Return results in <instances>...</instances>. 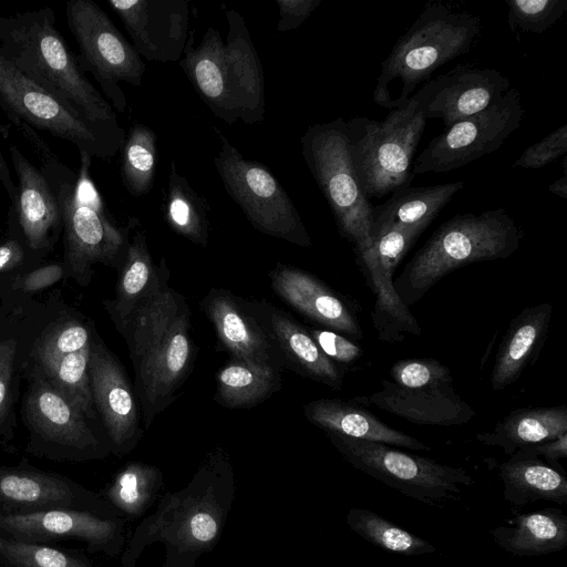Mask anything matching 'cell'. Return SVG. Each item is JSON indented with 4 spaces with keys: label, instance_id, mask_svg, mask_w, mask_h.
Listing matches in <instances>:
<instances>
[{
    "label": "cell",
    "instance_id": "16",
    "mask_svg": "<svg viewBox=\"0 0 567 567\" xmlns=\"http://www.w3.org/2000/svg\"><path fill=\"white\" fill-rule=\"evenodd\" d=\"M95 331L94 321L66 303L60 291L44 302L30 299L20 328L22 378L31 368L89 347Z\"/></svg>",
    "mask_w": 567,
    "mask_h": 567
},
{
    "label": "cell",
    "instance_id": "19",
    "mask_svg": "<svg viewBox=\"0 0 567 567\" xmlns=\"http://www.w3.org/2000/svg\"><path fill=\"white\" fill-rule=\"evenodd\" d=\"M17 174V196L8 212L6 234L20 238L41 259L54 249L62 235V216L48 179L14 146H9Z\"/></svg>",
    "mask_w": 567,
    "mask_h": 567
},
{
    "label": "cell",
    "instance_id": "38",
    "mask_svg": "<svg viewBox=\"0 0 567 567\" xmlns=\"http://www.w3.org/2000/svg\"><path fill=\"white\" fill-rule=\"evenodd\" d=\"M346 520L352 532L386 551L419 556L436 550L427 540L365 508H351Z\"/></svg>",
    "mask_w": 567,
    "mask_h": 567
},
{
    "label": "cell",
    "instance_id": "27",
    "mask_svg": "<svg viewBox=\"0 0 567 567\" xmlns=\"http://www.w3.org/2000/svg\"><path fill=\"white\" fill-rule=\"evenodd\" d=\"M504 498L515 506L537 501L567 504L566 474L548 465L538 455L518 450L498 465Z\"/></svg>",
    "mask_w": 567,
    "mask_h": 567
},
{
    "label": "cell",
    "instance_id": "41",
    "mask_svg": "<svg viewBox=\"0 0 567 567\" xmlns=\"http://www.w3.org/2000/svg\"><path fill=\"white\" fill-rule=\"evenodd\" d=\"M159 481L157 468L142 463L127 464L112 487V497L126 513L140 515L150 506Z\"/></svg>",
    "mask_w": 567,
    "mask_h": 567
},
{
    "label": "cell",
    "instance_id": "43",
    "mask_svg": "<svg viewBox=\"0 0 567 567\" xmlns=\"http://www.w3.org/2000/svg\"><path fill=\"white\" fill-rule=\"evenodd\" d=\"M0 554L19 567H85L55 548L0 538Z\"/></svg>",
    "mask_w": 567,
    "mask_h": 567
},
{
    "label": "cell",
    "instance_id": "14",
    "mask_svg": "<svg viewBox=\"0 0 567 567\" xmlns=\"http://www.w3.org/2000/svg\"><path fill=\"white\" fill-rule=\"evenodd\" d=\"M20 417L29 431V449L70 456H95L102 443L91 420L41 374L29 373Z\"/></svg>",
    "mask_w": 567,
    "mask_h": 567
},
{
    "label": "cell",
    "instance_id": "3",
    "mask_svg": "<svg viewBox=\"0 0 567 567\" xmlns=\"http://www.w3.org/2000/svg\"><path fill=\"white\" fill-rule=\"evenodd\" d=\"M167 279L138 307L122 333L146 429L174 401L194 360L190 311Z\"/></svg>",
    "mask_w": 567,
    "mask_h": 567
},
{
    "label": "cell",
    "instance_id": "18",
    "mask_svg": "<svg viewBox=\"0 0 567 567\" xmlns=\"http://www.w3.org/2000/svg\"><path fill=\"white\" fill-rule=\"evenodd\" d=\"M93 404L116 453L132 450L142 436L140 403L117 357L95 331L90 344Z\"/></svg>",
    "mask_w": 567,
    "mask_h": 567
},
{
    "label": "cell",
    "instance_id": "17",
    "mask_svg": "<svg viewBox=\"0 0 567 567\" xmlns=\"http://www.w3.org/2000/svg\"><path fill=\"white\" fill-rule=\"evenodd\" d=\"M511 87L498 70L471 64L429 80L410 97L425 120H441L445 128L499 100Z\"/></svg>",
    "mask_w": 567,
    "mask_h": 567
},
{
    "label": "cell",
    "instance_id": "47",
    "mask_svg": "<svg viewBox=\"0 0 567 567\" xmlns=\"http://www.w3.org/2000/svg\"><path fill=\"white\" fill-rule=\"evenodd\" d=\"M321 351L334 363L351 364L362 354V349L344 336L327 329L308 331Z\"/></svg>",
    "mask_w": 567,
    "mask_h": 567
},
{
    "label": "cell",
    "instance_id": "32",
    "mask_svg": "<svg viewBox=\"0 0 567 567\" xmlns=\"http://www.w3.org/2000/svg\"><path fill=\"white\" fill-rule=\"evenodd\" d=\"M0 527L24 536H72L94 543L109 540L115 532V525L110 520L60 509L0 515Z\"/></svg>",
    "mask_w": 567,
    "mask_h": 567
},
{
    "label": "cell",
    "instance_id": "24",
    "mask_svg": "<svg viewBox=\"0 0 567 567\" xmlns=\"http://www.w3.org/2000/svg\"><path fill=\"white\" fill-rule=\"evenodd\" d=\"M551 315L553 306L545 302L526 307L511 321L492 370L491 385L494 391L504 390L517 381L538 358Z\"/></svg>",
    "mask_w": 567,
    "mask_h": 567
},
{
    "label": "cell",
    "instance_id": "12",
    "mask_svg": "<svg viewBox=\"0 0 567 567\" xmlns=\"http://www.w3.org/2000/svg\"><path fill=\"white\" fill-rule=\"evenodd\" d=\"M524 114L519 92L509 87L485 110L432 138L414 161L413 175L451 172L494 153L520 127Z\"/></svg>",
    "mask_w": 567,
    "mask_h": 567
},
{
    "label": "cell",
    "instance_id": "35",
    "mask_svg": "<svg viewBox=\"0 0 567 567\" xmlns=\"http://www.w3.org/2000/svg\"><path fill=\"white\" fill-rule=\"evenodd\" d=\"M217 401L227 408H250L267 399L279 384L276 371L233 359L217 374Z\"/></svg>",
    "mask_w": 567,
    "mask_h": 567
},
{
    "label": "cell",
    "instance_id": "37",
    "mask_svg": "<svg viewBox=\"0 0 567 567\" xmlns=\"http://www.w3.org/2000/svg\"><path fill=\"white\" fill-rule=\"evenodd\" d=\"M157 167V136L143 123H134L122 145L121 178L134 197L147 195Z\"/></svg>",
    "mask_w": 567,
    "mask_h": 567
},
{
    "label": "cell",
    "instance_id": "20",
    "mask_svg": "<svg viewBox=\"0 0 567 567\" xmlns=\"http://www.w3.org/2000/svg\"><path fill=\"white\" fill-rule=\"evenodd\" d=\"M140 56L148 62H178L189 32L186 0H109Z\"/></svg>",
    "mask_w": 567,
    "mask_h": 567
},
{
    "label": "cell",
    "instance_id": "25",
    "mask_svg": "<svg viewBox=\"0 0 567 567\" xmlns=\"http://www.w3.org/2000/svg\"><path fill=\"white\" fill-rule=\"evenodd\" d=\"M305 415L324 432L394 447L431 451L426 444L390 427L370 411L340 399L311 401L305 406Z\"/></svg>",
    "mask_w": 567,
    "mask_h": 567
},
{
    "label": "cell",
    "instance_id": "10",
    "mask_svg": "<svg viewBox=\"0 0 567 567\" xmlns=\"http://www.w3.org/2000/svg\"><path fill=\"white\" fill-rule=\"evenodd\" d=\"M216 171L229 196L257 230L309 247L311 238L281 184L262 164L248 159L217 130Z\"/></svg>",
    "mask_w": 567,
    "mask_h": 567
},
{
    "label": "cell",
    "instance_id": "28",
    "mask_svg": "<svg viewBox=\"0 0 567 567\" xmlns=\"http://www.w3.org/2000/svg\"><path fill=\"white\" fill-rule=\"evenodd\" d=\"M269 334L280 353L301 374L334 390L343 383V371L319 348L310 333L282 310L266 308Z\"/></svg>",
    "mask_w": 567,
    "mask_h": 567
},
{
    "label": "cell",
    "instance_id": "9",
    "mask_svg": "<svg viewBox=\"0 0 567 567\" xmlns=\"http://www.w3.org/2000/svg\"><path fill=\"white\" fill-rule=\"evenodd\" d=\"M326 433L351 466L425 505L443 507L447 501H458L463 488L473 484L463 468L386 444Z\"/></svg>",
    "mask_w": 567,
    "mask_h": 567
},
{
    "label": "cell",
    "instance_id": "39",
    "mask_svg": "<svg viewBox=\"0 0 567 567\" xmlns=\"http://www.w3.org/2000/svg\"><path fill=\"white\" fill-rule=\"evenodd\" d=\"M71 489L62 480L28 472L0 467V497L16 504L48 505L71 498Z\"/></svg>",
    "mask_w": 567,
    "mask_h": 567
},
{
    "label": "cell",
    "instance_id": "52",
    "mask_svg": "<svg viewBox=\"0 0 567 567\" xmlns=\"http://www.w3.org/2000/svg\"><path fill=\"white\" fill-rule=\"evenodd\" d=\"M0 323H1V321H0Z\"/></svg>",
    "mask_w": 567,
    "mask_h": 567
},
{
    "label": "cell",
    "instance_id": "21",
    "mask_svg": "<svg viewBox=\"0 0 567 567\" xmlns=\"http://www.w3.org/2000/svg\"><path fill=\"white\" fill-rule=\"evenodd\" d=\"M381 390L367 396L354 398L419 425H462L475 415L474 409L463 400L453 383L400 386L382 380Z\"/></svg>",
    "mask_w": 567,
    "mask_h": 567
},
{
    "label": "cell",
    "instance_id": "7",
    "mask_svg": "<svg viewBox=\"0 0 567 567\" xmlns=\"http://www.w3.org/2000/svg\"><path fill=\"white\" fill-rule=\"evenodd\" d=\"M301 153L322 192L340 235L355 252L373 240V205L361 189L352 162L347 122L338 117L309 126L301 140Z\"/></svg>",
    "mask_w": 567,
    "mask_h": 567
},
{
    "label": "cell",
    "instance_id": "46",
    "mask_svg": "<svg viewBox=\"0 0 567 567\" xmlns=\"http://www.w3.org/2000/svg\"><path fill=\"white\" fill-rule=\"evenodd\" d=\"M43 264L18 237L6 234L0 239V279Z\"/></svg>",
    "mask_w": 567,
    "mask_h": 567
},
{
    "label": "cell",
    "instance_id": "15",
    "mask_svg": "<svg viewBox=\"0 0 567 567\" xmlns=\"http://www.w3.org/2000/svg\"><path fill=\"white\" fill-rule=\"evenodd\" d=\"M425 229L421 226H389L374 233L369 248L355 252L377 296L371 317L381 341L396 342L406 333L421 334L417 321L394 290L392 276Z\"/></svg>",
    "mask_w": 567,
    "mask_h": 567
},
{
    "label": "cell",
    "instance_id": "45",
    "mask_svg": "<svg viewBox=\"0 0 567 567\" xmlns=\"http://www.w3.org/2000/svg\"><path fill=\"white\" fill-rule=\"evenodd\" d=\"M567 152V124L560 125L539 142L528 146L514 162L513 167L539 169L557 161Z\"/></svg>",
    "mask_w": 567,
    "mask_h": 567
},
{
    "label": "cell",
    "instance_id": "42",
    "mask_svg": "<svg viewBox=\"0 0 567 567\" xmlns=\"http://www.w3.org/2000/svg\"><path fill=\"white\" fill-rule=\"evenodd\" d=\"M508 27L516 35L542 34L567 12V0H506Z\"/></svg>",
    "mask_w": 567,
    "mask_h": 567
},
{
    "label": "cell",
    "instance_id": "33",
    "mask_svg": "<svg viewBox=\"0 0 567 567\" xmlns=\"http://www.w3.org/2000/svg\"><path fill=\"white\" fill-rule=\"evenodd\" d=\"M24 305L0 320V440L6 441L13 437L18 425L16 405L23 379L19 342Z\"/></svg>",
    "mask_w": 567,
    "mask_h": 567
},
{
    "label": "cell",
    "instance_id": "36",
    "mask_svg": "<svg viewBox=\"0 0 567 567\" xmlns=\"http://www.w3.org/2000/svg\"><path fill=\"white\" fill-rule=\"evenodd\" d=\"M89 362L90 346L31 368L23 373V378L33 372L41 374L93 421L96 412L91 392Z\"/></svg>",
    "mask_w": 567,
    "mask_h": 567
},
{
    "label": "cell",
    "instance_id": "22",
    "mask_svg": "<svg viewBox=\"0 0 567 567\" xmlns=\"http://www.w3.org/2000/svg\"><path fill=\"white\" fill-rule=\"evenodd\" d=\"M203 308L234 359L279 372L284 365L282 354L270 334L246 312L235 296L214 289L204 299Z\"/></svg>",
    "mask_w": 567,
    "mask_h": 567
},
{
    "label": "cell",
    "instance_id": "23",
    "mask_svg": "<svg viewBox=\"0 0 567 567\" xmlns=\"http://www.w3.org/2000/svg\"><path fill=\"white\" fill-rule=\"evenodd\" d=\"M275 292L305 317L354 340L364 334L352 308L312 275L285 265H277L271 272Z\"/></svg>",
    "mask_w": 567,
    "mask_h": 567
},
{
    "label": "cell",
    "instance_id": "29",
    "mask_svg": "<svg viewBox=\"0 0 567 567\" xmlns=\"http://www.w3.org/2000/svg\"><path fill=\"white\" fill-rule=\"evenodd\" d=\"M567 434V406L520 408L511 411L488 432L476 435L488 446L512 455L518 450Z\"/></svg>",
    "mask_w": 567,
    "mask_h": 567
},
{
    "label": "cell",
    "instance_id": "44",
    "mask_svg": "<svg viewBox=\"0 0 567 567\" xmlns=\"http://www.w3.org/2000/svg\"><path fill=\"white\" fill-rule=\"evenodd\" d=\"M391 381L400 386L453 383L450 369L431 358H413L396 361L390 369Z\"/></svg>",
    "mask_w": 567,
    "mask_h": 567
},
{
    "label": "cell",
    "instance_id": "8",
    "mask_svg": "<svg viewBox=\"0 0 567 567\" xmlns=\"http://www.w3.org/2000/svg\"><path fill=\"white\" fill-rule=\"evenodd\" d=\"M346 122L357 178L368 199L411 184L413 155L426 126L413 100L383 121L354 116Z\"/></svg>",
    "mask_w": 567,
    "mask_h": 567
},
{
    "label": "cell",
    "instance_id": "2",
    "mask_svg": "<svg viewBox=\"0 0 567 567\" xmlns=\"http://www.w3.org/2000/svg\"><path fill=\"white\" fill-rule=\"evenodd\" d=\"M0 48L23 75L122 148L124 130L111 104L87 79L76 54L56 30L53 9L44 7L0 17Z\"/></svg>",
    "mask_w": 567,
    "mask_h": 567
},
{
    "label": "cell",
    "instance_id": "50",
    "mask_svg": "<svg viewBox=\"0 0 567 567\" xmlns=\"http://www.w3.org/2000/svg\"><path fill=\"white\" fill-rule=\"evenodd\" d=\"M0 182H1L2 186L4 187L10 202L12 203L17 196V185L14 184V182L12 179L10 168L7 164V161H6L1 150H0Z\"/></svg>",
    "mask_w": 567,
    "mask_h": 567
},
{
    "label": "cell",
    "instance_id": "1",
    "mask_svg": "<svg viewBox=\"0 0 567 567\" xmlns=\"http://www.w3.org/2000/svg\"><path fill=\"white\" fill-rule=\"evenodd\" d=\"M37 155L40 171L51 185L62 216L65 280L87 287L97 264L121 267L128 247L127 229L117 227L91 177L92 156L80 154L78 173L65 165L39 136L20 120H10Z\"/></svg>",
    "mask_w": 567,
    "mask_h": 567
},
{
    "label": "cell",
    "instance_id": "49",
    "mask_svg": "<svg viewBox=\"0 0 567 567\" xmlns=\"http://www.w3.org/2000/svg\"><path fill=\"white\" fill-rule=\"evenodd\" d=\"M522 450L529 451L542 457L548 465L566 474L564 467L559 464L560 458L567 457V434L555 440L528 446Z\"/></svg>",
    "mask_w": 567,
    "mask_h": 567
},
{
    "label": "cell",
    "instance_id": "26",
    "mask_svg": "<svg viewBox=\"0 0 567 567\" xmlns=\"http://www.w3.org/2000/svg\"><path fill=\"white\" fill-rule=\"evenodd\" d=\"M168 277L165 259L159 267L152 260L145 234L137 230L128 243L125 259L120 269L115 297L104 300L118 333H123L133 313L143 305Z\"/></svg>",
    "mask_w": 567,
    "mask_h": 567
},
{
    "label": "cell",
    "instance_id": "48",
    "mask_svg": "<svg viewBox=\"0 0 567 567\" xmlns=\"http://www.w3.org/2000/svg\"><path fill=\"white\" fill-rule=\"evenodd\" d=\"M320 3L321 0H276L279 10L277 30L287 32L299 28Z\"/></svg>",
    "mask_w": 567,
    "mask_h": 567
},
{
    "label": "cell",
    "instance_id": "51",
    "mask_svg": "<svg viewBox=\"0 0 567 567\" xmlns=\"http://www.w3.org/2000/svg\"><path fill=\"white\" fill-rule=\"evenodd\" d=\"M565 171L563 176L555 179L551 184L548 185V190L563 199L567 198V175Z\"/></svg>",
    "mask_w": 567,
    "mask_h": 567
},
{
    "label": "cell",
    "instance_id": "31",
    "mask_svg": "<svg viewBox=\"0 0 567 567\" xmlns=\"http://www.w3.org/2000/svg\"><path fill=\"white\" fill-rule=\"evenodd\" d=\"M464 182L430 186H403L391 193L382 205L373 206V235L389 226H421L427 228Z\"/></svg>",
    "mask_w": 567,
    "mask_h": 567
},
{
    "label": "cell",
    "instance_id": "6",
    "mask_svg": "<svg viewBox=\"0 0 567 567\" xmlns=\"http://www.w3.org/2000/svg\"><path fill=\"white\" fill-rule=\"evenodd\" d=\"M523 233L503 208L456 214L441 224L393 280L410 309L443 277L480 261L505 259L519 247Z\"/></svg>",
    "mask_w": 567,
    "mask_h": 567
},
{
    "label": "cell",
    "instance_id": "34",
    "mask_svg": "<svg viewBox=\"0 0 567 567\" xmlns=\"http://www.w3.org/2000/svg\"><path fill=\"white\" fill-rule=\"evenodd\" d=\"M209 205L171 162L164 217L169 227L192 243L206 247L209 234Z\"/></svg>",
    "mask_w": 567,
    "mask_h": 567
},
{
    "label": "cell",
    "instance_id": "30",
    "mask_svg": "<svg viewBox=\"0 0 567 567\" xmlns=\"http://www.w3.org/2000/svg\"><path fill=\"white\" fill-rule=\"evenodd\" d=\"M513 526H498L489 533L497 546L514 556L557 553L567 546V516L558 508L519 514Z\"/></svg>",
    "mask_w": 567,
    "mask_h": 567
},
{
    "label": "cell",
    "instance_id": "5",
    "mask_svg": "<svg viewBox=\"0 0 567 567\" xmlns=\"http://www.w3.org/2000/svg\"><path fill=\"white\" fill-rule=\"evenodd\" d=\"M481 30L478 16L430 1L382 62L373 101L390 110L405 106L437 69L470 51Z\"/></svg>",
    "mask_w": 567,
    "mask_h": 567
},
{
    "label": "cell",
    "instance_id": "4",
    "mask_svg": "<svg viewBox=\"0 0 567 567\" xmlns=\"http://www.w3.org/2000/svg\"><path fill=\"white\" fill-rule=\"evenodd\" d=\"M228 32L209 27L195 45V29H189L178 61L199 97L214 115L233 125L238 120L257 124L265 117V79L261 61L244 17L227 10Z\"/></svg>",
    "mask_w": 567,
    "mask_h": 567
},
{
    "label": "cell",
    "instance_id": "40",
    "mask_svg": "<svg viewBox=\"0 0 567 567\" xmlns=\"http://www.w3.org/2000/svg\"><path fill=\"white\" fill-rule=\"evenodd\" d=\"M65 280L61 261L41 264L32 269L0 279V320L16 307L27 303L58 282Z\"/></svg>",
    "mask_w": 567,
    "mask_h": 567
},
{
    "label": "cell",
    "instance_id": "11",
    "mask_svg": "<svg viewBox=\"0 0 567 567\" xmlns=\"http://www.w3.org/2000/svg\"><path fill=\"white\" fill-rule=\"evenodd\" d=\"M69 30L78 45L76 60L82 71L99 83L112 106L123 113L126 96L120 83L142 84L146 65L136 50L102 8L92 0H71L65 4Z\"/></svg>",
    "mask_w": 567,
    "mask_h": 567
},
{
    "label": "cell",
    "instance_id": "13",
    "mask_svg": "<svg viewBox=\"0 0 567 567\" xmlns=\"http://www.w3.org/2000/svg\"><path fill=\"white\" fill-rule=\"evenodd\" d=\"M0 107L8 120L65 140L100 159L112 158L121 148L107 141L65 103L42 89L4 55L0 48Z\"/></svg>",
    "mask_w": 567,
    "mask_h": 567
}]
</instances>
